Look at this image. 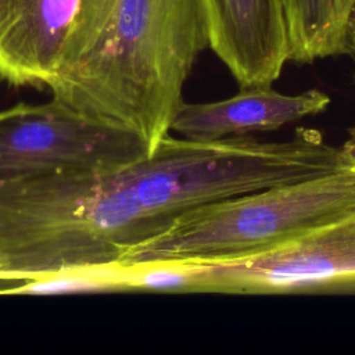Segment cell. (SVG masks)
Masks as SVG:
<instances>
[{
  "label": "cell",
  "instance_id": "obj_3",
  "mask_svg": "<svg viewBox=\"0 0 355 355\" xmlns=\"http://www.w3.org/2000/svg\"><path fill=\"white\" fill-rule=\"evenodd\" d=\"M355 216V168L193 207L121 262L261 254Z\"/></svg>",
  "mask_w": 355,
  "mask_h": 355
},
{
  "label": "cell",
  "instance_id": "obj_12",
  "mask_svg": "<svg viewBox=\"0 0 355 355\" xmlns=\"http://www.w3.org/2000/svg\"><path fill=\"white\" fill-rule=\"evenodd\" d=\"M347 50L348 53L355 54V4L351 10L347 26Z\"/></svg>",
  "mask_w": 355,
  "mask_h": 355
},
{
  "label": "cell",
  "instance_id": "obj_9",
  "mask_svg": "<svg viewBox=\"0 0 355 355\" xmlns=\"http://www.w3.org/2000/svg\"><path fill=\"white\" fill-rule=\"evenodd\" d=\"M355 0H284L290 60L309 64L348 53L347 26Z\"/></svg>",
  "mask_w": 355,
  "mask_h": 355
},
{
  "label": "cell",
  "instance_id": "obj_6",
  "mask_svg": "<svg viewBox=\"0 0 355 355\" xmlns=\"http://www.w3.org/2000/svg\"><path fill=\"white\" fill-rule=\"evenodd\" d=\"M202 1L209 47L239 86H270L290 60L284 0Z\"/></svg>",
  "mask_w": 355,
  "mask_h": 355
},
{
  "label": "cell",
  "instance_id": "obj_2",
  "mask_svg": "<svg viewBox=\"0 0 355 355\" xmlns=\"http://www.w3.org/2000/svg\"><path fill=\"white\" fill-rule=\"evenodd\" d=\"M205 47L202 0H82L47 89L51 98L135 133L153 153L171 135Z\"/></svg>",
  "mask_w": 355,
  "mask_h": 355
},
{
  "label": "cell",
  "instance_id": "obj_10",
  "mask_svg": "<svg viewBox=\"0 0 355 355\" xmlns=\"http://www.w3.org/2000/svg\"><path fill=\"white\" fill-rule=\"evenodd\" d=\"M0 288V295H55L79 293H121L116 262L35 275Z\"/></svg>",
  "mask_w": 355,
  "mask_h": 355
},
{
  "label": "cell",
  "instance_id": "obj_7",
  "mask_svg": "<svg viewBox=\"0 0 355 355\" xmlns=\"http://www.w3.org/2000/svg\"><path fill=\"white\" fill-rule=\"evenodd\" d=\"M82 0H0V79L47 87L75 31Z\"/></svg>",
  "mask_w": 355,
  "mask_h": 355
},
{
  "label": "cell",
  "instance_id": "obj_4",
  "mask_svg": "<svg viewBox=\"0 0 355 355\" xmlns=\"http://www.w3.org/2000/svg\"><path fill=\"white\" fill-rule=\"evenodd\" d=\"M147 154L135 133L54 98L0 110V183L114 168Z\"/></svg>",
  "mask_w": 355,
  "mask_h": 355
},
{
  "label": "cell",
  "instance_id": "obj_5",
  "mask_svg": "<svg viewBox=\"0 0 355 355\" xmlns=\"http://www.w3.org/2000/svg\"><path fill=\"white\" fill-rule=\"evenodd\" d=\"M190 262L196 293L355 291V216L251 257Z\"/></svg>",
  "mask_w": 355,
  "mask_h": 355
},
{
  "label": "cell",
  "instance_id": "obj_1",
  "mask_svg": "<svg viewBox=\"0 0 355 355\" xmlns=\"http://www.w3.org/2000/svg\"><path fill=\"white\" fill-rule=\"evenodd\" d=\"M341 166L318 129L286 141L166 136L133 162L0 183V283L121 262L182 212Z\"/></svg>",
  "mask_w": 355,
  "mask_h": 355
},
{
  "label": "cell",
  "instance_id": "obj_11",
  "mask_svg": "<svg viewBox=\"0 0 355 355\" xmlns=\"http://www.w3.org/2000/svg\"><path fill=\"white\" fill-rule=\"evenodd\" d=\"M348 133V139L340 147V155L344 166L355 168V128H351Z\"/></svg>",
  "mask_w": 355,
  "mask_h": 355
},
{
  "label": "cell",
  "instance_id": "obj_8",
  "mask_svg": "<svg viewBox=\"0 0 355 355\" xmlns=\"http://www.w3.org/2000/svg\"><path fill=\"white\" fill-rule=\"evenodd\" d=\"M329 104L330 97L318 89L288 96L270 86L240 87L237 94L219 101H183L172 119L171 133L191 140H218L275 130L304 116L320 114Z\"/></svg>",
  "mask_w": 355,
  "mask_h": 355
}]
</instances>
